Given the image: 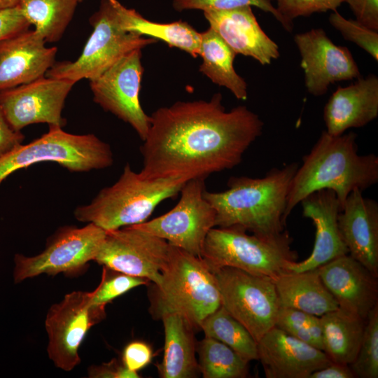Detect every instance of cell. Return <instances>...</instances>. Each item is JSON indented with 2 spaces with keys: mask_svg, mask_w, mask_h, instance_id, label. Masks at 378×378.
Segmentation results:
<instances>
[{
  "mask_svg": "<svg viewBox=\"0 0 378 378\" xmlns=\"http://www.w3.org/2000/svg\"><path fill=\"white\" fill-rule=\"evenodd\" d=\"M120 27L140 36L160 39L171 48L186 52L192 57L199 56L201 32L183 20L159 23L142 17L134 9L127 8L118 0H111Z\"/></svg>",
  "mask_w": 378,
  "mask_h": 378,
  "instance_id": "cell-26",
  "label": "cell"
},
{
  "mask_svg": "<svg viewBox=\"0 0 378 378\" xmlns=\"http://www.w3.org/2000/svg\"><path fill=\"white\" fill-rule=\"evenodd\" d=\"M356 17L363 25L378 31V0H345Z\"/></svg>",
  "mask_w": 378,
  "mask_h": 378,
  "instance_id": "cell-40",
  "label": "cell"
},
{
  "mask_svg": "<svg viewBox=\"0 0 378 378\" xmlns=\"http://www.w3.org/2000/svg\"><path fill=\"white\" fill-rule=\"evenodd\" d=\"M105 308L94 306L91 292L72 291L48 309L45 327L49 358L69 372L80 363L78 349L88 330L105 316Z\"/></svg>",
  "mask_w": 378,
  "mask_h": 378,
  "instance_id": "cell-12",
  "label": "cell"
},
{
  "mask_svg": "<svg viewBox=\"0 0 378 378\" xmlns=\"http://www.w3.org/2000/svg\"><path fill=\"white\" fill-rule=\"evenodd\" d=\"M272 1V0H174L172 6L179 12L192 9L203 11L223 10L245 6H255L272 15L287 31H292L293 27L284 19Z\"/></svg>",
  "mask_w": 378,
  "mask_h": 378,
  "instance_id": "cell-35",
  "label": "cell"
},
{
  "mask_svg": "<svg viewBox=\"0 0 378 378\" xmlns=\"http://www.w3.org/2000/svg\"><path fill=\"white\" fill-rule=\"evenodd\" d=\"M24 136L8 123L0 108V156L22 144Z\"/></svg>",
  "mask_w": 378,
  "mask_h": 378,
  "instance_id": "cell-42",
  "label": "cell"
},
{
  "mask_svg": "<svg viewBox=\"0 0 378 378\" xmlns=\"http://www.w3.org/2000/svg\"><path fill=\"white\" fill-rule=\"evenodd\" d=\"M150 346L144 342L133 341L129 343L122 352V364L129 370L137 372L152 360Z\"/></svg>",
  "mask_w": 378,
  "mask_h": 378,
  "instance_id": "cell-38",
  "label": "cell"
},
{
  "mask_svg": "<svg viewBox=\"0 0 378 378\" xmlns=\"http://www.w3.org/2000/svg\"><path fill=\"white\" fill-rule=\"evenodd\" d=\"M275 326L287 334L323 351L319 316L292 308L280 307Z\"/></svg>",
  "mask_w": 378,
  "mask_h": 378,
  "instance_id": "cell-32",
  "label": "cell"
},
{
  "mask_svg": "<svg viewBox=\"0 0 378 378\" xmlns=\"http://www.w3.org/2000/svg\"><path fill=\"white\" fill-rule=\"evenodd\" d=\"M338 227L349 255L378 276V204L356 189L346 197Z\"/></svg>",
  "mask_w": 378,
  "mask_h": 378,
  "instance_id": "cell-22",
  "label": "cell"
},
{
  "mask_svg": "<svg viewBox=\"0 0 378 378\" xmlns=\"http://www.w3.org/2000/svg\"><path fill=\"white\" fill-rule=\"evenodd\" d=\"M294 41L300 52L304 84L309 94L321 96L331 84L360 77L350 50L335 44L323 29L297 34Z\"/></svg>",
  "mask_w": 378,
  "mask_h": 378,
  "instance_id": "cell-16",
  "label": "cell"
},
{
  "mask_svg": "<svg viewBox=\"0 0 378 378\" xmlns=\"http://www.w3.org/2000/svg\"><path fill=\"white\" fill-rule=\"evenodd\" d=\"M304 217L312 220L316 228L315 242L310 255L290 267V272H300L317 269L340 256L349 254L338 227L340 203L332 190L316 191L300 203Z\"/></svg>",
  "mask_w": 378,
  "mask_h": 378,
  "instance_id": "cell-21",
  "label": "cell"
},
{
  "mask_svg": "<svg viewBox=\"0 0 378 378\" xmlns=\"http://www.w3.org/2000/svg\"><path fill=\"white\" fill-rule=\"evenodd\" d=\"M187 181L180 177L146 178L127 164L118 180L102 189L90 204L78 206L74 216L106 231L139 224L160 203L179 194Z\"/></svg>",
  "mask_w": 378,
  "mask_h": 378,
  "instance_id": "cell-4",
  "label": "cell"
},
{
  "mask_svg": "<svg viewBox=\"0 0 378 378\" xmlns=\"http://www.w3.org/2000/svg\"><path fill=\"white\" fill-rule=\"evenodd\" d=\"M218 92L209 100L178 101L150 115L140 148L146 178H206L238 165L264 123L246 106L227 111Z\"/></svg>",
  "mask_w": 378,
  "mask_h": 378,
  "instance_id": "cell-1",
  "label": "cell"
},
{
  "mask_svg": "<svg viewBox=\"0 0 378 378\" xmlns=\"http://www.w3.org/2000/svg\"><path fill=\"white\" fill-rule=\"evenodd\" d=\"M292 241L286 230L279 235L263 237L238 227H214L206 235L201 257L214 272L233 267L274 280L290 272L297 262Z\"/></svg>",
  "mask_w": 378,
  "mask_h": 378,
  "instance_id": "cell-6",
  "label": "cell"
},
{
  "mask_svg": "<svg viewBox=\"0 0 378 378\" xmlns=\"http://www.w3.org/2000/svg\"><path fill=\"white\" fill-rule=\"evenodd\" d=\"M200 71L214 83L227 88L239 100L248 97L246 80L234 68L237 54L211 28L201 32Z\"/></svg>",
  "mask_w": 378,
  "mask_h": 378,
  "instance_id": "cell-28",
  "label": "cell"
},
{
  "mask_svg": "<svg viewBox=\"0 0 378 378\" xmlns=\"http://www.w3.org/2000/svg\"><path fill=\"white\" fill-rule=\"evenodd\" d=\"M319 318L323 351L331 361L349 365L358 352L365 320L341 308Z\"/></svg>",
  "mask_w": 378,
  "mask_h": 378,
  "instance_id": "cell-27",
  "label": "cell"
},
{
  "mask_svg": "<svg viewBox=\"0 0 378 378\" xmlns=\"http://www.w3.org/2000/svg\"><path fill=\"white\" fill-rule=\"evenodd\" d=\"M29 27L18 6L0 10V41L29 29Z\"/></svg>",
  "mask_w": 378,
  "mask_h": 378,
  "instance_id": "cell-39",
  "label": "cell"
},
{
  "mask_svg": "<svg viewBox=\"0 0 378 378\" xmlns=\"http://www.w3.org/2000/svg\"><path fill=\"white\" fill-rule=\"evenodd\" d=\"M143 73L141 49H136L90 80L94 101L128 123L142 141L148 134L150 121L139 100Z\"/></svg>",
  "mask_w": 378,
  "mask_h": 378,
  "instance_id": "cell-14",
  "label": "cell"
},
{
  "mask_svg": "<svg viewBox=\"0 0 378 378\" xmlns=\"http://www.w3.org/2000/svg\"><path fill=\"white\" fill-rule=\"evenodd\" d=\"M317 270L339 308L366 320L378 304V276L349 254L336 258Z\"/></svg>",
  "mask_w": 378,
  "mask_h": 378,
  "instance_id": "cell-18",
  "label": "cell"
},
{
  "mask_svg": "<svg viewBox=\"0 0 378 378\" xmlns=\"http://www.w3.org/2000/svg\"><path fill=\"white\" fill-rule=\"evenodd\" d=\"M278 12L292 27L293 20L315 13L335 11L345 0H274Z\"/></svg>",
  "mask_w": 378,
  "mask_h": 378,
  "instance_id": "cell-37",
  "label": "cell"
},
{
  "mask_svg": "<svg viewBox=\"0 0 378 378\" xmlns=\"http://www.w3.org/2000/svg\"><path fill=\"white\" fill-rule=\"evenodd\" d=\"M200 373L204 378H245L248 363L231 348L205 336L197 346Z\"/></svg>",
  "mask_w": 378,
  "mask_h": 378,
  "instance_id": "cell-30",
  "label": "cell"
},
{
  "mask_svg": "<svg viewBox=\"0 0 378 378\" xmlns=\"http://www.w3.org/2000/svg\"><path fill=\"white\" fill-rule=\"evenodd\" d=\"M357 135L352 132L333 136L323 131L303 158L293 177L285 216L307 195L328 189L335 192L341 209L354 190L362 192L378 182V157L360 155Z\"/></svg>",
  "mask_w": 378,
  "mask_h": 378,
  "instance_id": "cell-3",
  "label": "cell"
},
{
  "mask_svg": "<svg viewBox=\"0 0 378 378\" xmlns=\"http://www.w3.org/2000/svg\"><path fill=\"white\" fill-rule=\"evenodd\" d=\"M200 329L205 336L225 344L248 362L258 359L257 342L223 306L203 321Z\"/></svg>",
  "mask_w": 378,
  "mask_h": 378,
  "instance_id": "cell-31",
  "label": "cell"
},
{
  "mask_svg": "<svg viewBox=\"0 0 378 378\" xmlns=\"http://www.w3.org/2000/svg\"><path fill=\"white\" fill-rule=\"evenodd\" d=\"M274 282L280 307L292 308L317 316L339 308L317 269L288 272L274 279Z\"/></svg>",
  "mask_w": 378,
  "mask_h": 378,
  "instance_id": "cell-25",
  "label": "cell"
},
{
  "mask_svg": "<svg viewBox=\"0 0 378 378\" xmlns=\"http://www.w3.org/2000/svg\"><path fill=\"white\" fill-rule=\"evenodd\" d=\"M164 331L163 358L158 368L162 378H192L200 372L196 358L195 329L181 315L164 312L160 316Z\"/></svg>",
  "mask_w": 378,
  "mask_h": 378,
  "instance_id": "cell-24",
  "label": "cell"
},
{
  "mask_svg": "<svg viewBox=\"0 0 378 378\" xmlns=\"http://www.w3.org/2000/svg\"><path fill=\"white\" fill-rule=\"evenodd\" d=\"M153 310L181 315L195 328L221 306L215 273L202 257L170 245L168 260L155 285Z\"/></svg>",
  "mask_w": 378,
  "mask_h": 378,
  "instance_id": "cell-5",
  "label": "cell"
},
{
  "mask_svg": "<svg viewBox=\"0 0 378 378\" xmlns=\"http://www.w3.org/2000/svg\"><path fill=\"white\" fill-rule=\"evenodd\" d=\"M43 162L81 172L108 167L113 158L110 146L95 135L73 134L49 125L48 132L41 137L0 156V184L15 171Z\"/></svg>",
  "mask_w": 378,
  "mask_h": 378,
  "instance_id": "cell-7",
  "label": "cell"
},
{
  "mask_svg": "<svg viewBox=\"0 0 378 378\" xmlns=\"http://www.w3.org/2000/svg\"><path fill=\"white\" fill-rule=\"evenodd\" d=\"M299 164L272 168L261 178L232 176L227 190L204 192L216 213L215 227H238L263 237L285 230L288 197Z\"/></svg>",
  "mask_w": 378,
  "mask_h": 378,
  "instance_id": "cell-2",
  "label": "cell"
},
{
  "mask_svg": "<svg viewBox=\"0 0 378 378\" xmlns=\"http://www.w3.org/2000/svg\"><path fill=\"white\" fill-rule=\"evenodd\" d=\"M170 244L134 225L106 231L94 258L99 265L159 284Z\"/></svg>",
  "mask_w": 378,
  "mask_h": 378,
  "instance_id": "cell-13",
  "label": "cell"
},
{
  "mask_svg": "<svg viewBox=\"0 0 378 378\" xmlns=\"http://www.w3.org/2000/svg\"><path fill=\"white\" fill-rule=\"evenodd\" d=\"M76 83L42 77L32 82L0 91V108L16 131L34 123L62 127L65 99Z\"/></svg>",
  "mask_w": 378,
  "mask_h": 378,
  "instance_id": "cell-15",
  "label": "cell"
},
{
  "mask_svg": "<svg viewBox=\"0 0 378 378\" xmlns=\"http://www.w3.org/2000/svg\"><path fill=\"white\" fill-rule=\"evenodd\" d=\"M346 87H339L323 109L326 132L341 135L362 127L378 116V77L370 74Z\"/></svg>",
  "mask_w": 378,
  "mask_h": 378,
  "instance_id": "cell-23",
  "label": "cell"
},
{
  "mask_svg": "<svg viewBox=\"0 0 378 378\" xmlns=\"http://www.w3.org/2000/svg\"><path fill=\"white\" fill-rule=\"evenodd\" d=\"M20 0H0V10L15 7Z\"/></svg>",
  "mask_w": 378,
  "mask_h": 378,
  "instance_id": "cell-44",
  "label": "cell"
},
{
  "mask_svg": "<svg viewBox=\"0 0 378 378\" xmlns=\"http://www.w3.org/2000/svg\"><path fill=\"white\" fill-rule=\"evenodd\" d=\"M90 22L93 31L80 57L74 62H55L47 71L48 77L75 83L83 78L91 80L128 52L157 42L155 38L122 29L117 21L111 0H102Z\"/></svg>",
  "mask_w": 378,
  "mask_h": 378,
  "instance_id": "cell-8",
  "label": "cell"
},
{
  "mask_svg": "<svg viewBox=\"0 0 378 378\" xmlns=\"http://www.w3.org/2000/svg\"><path fill=\"white\" fill-rule=\"evenodd\" d=\"M204 181L202 178L187 181L179 192L178 203L172 210L134 225L201 257L205 239L215 227L216 219L215 210L204 196Z\"/></svg>",
  "mask_w": 378,
  "mask_h": 378,
  "instance_id": "cell-11",
  "label": "cell"
},
{
  "mask_svg": "<svg viewBox=\"0 0 378 378\" xmlns=\"http://www.w3.org/2000/svg\"><path fill=\"white\" fill-rule=\"evenodd\" d=\"M82 1H83V0H78L79 2Z\"/></svg>",
  "mask_w": 378,
  "mask_h": 378,
  "instance_id": "cell-45",
  "label": "cell"
},
{
  "mask_svg": "<svg viewBox=\"0 0 378 378\" xmlns=\"http://www.w3.org/2000/svg\"><path fill=\"white\" fill-rule=\"evenodd\" d=\"M214 273L221 306L258 342L275 326L280 309L274 280L233 267H222Z\"/></svg>",
  "mask_w": 378,
  "mask_h": 378,
  "instance_id": "cell-10",
  "label": "cell"
},
{
  "mask_svg": "<svg viewBox=\"0 0 378 378\" xmlns=\"http://www.w3.org/2000/svg\"><path fill=\"white\" fill-rule=\"evenodd\" d=\"M34 29L0 41V91L43 77L55 63L56 47H46Z\"/></svg>",
  "mask_w": 378,
  "mask_h": 378,
  "instance_id": "cell-19",
  "label": "cell"
},
{
  "mask_svg": "<svg viewBox=\"0 0 378 378\" xmlns=\"http://www.w3.org/2000/svg\"><path fill=\"white\" fill-rule=\"evenodd\" d=\"M203 12L209 27L237 55L251 57L261 65L270 64L279 57V46L261 28L252 6Z\"/></svg>",
  "mask_w": 378,
  "mask_h": 378,
  "instance_id": "cell-20",
  "label": "cell"
},
{
  "mask_svg": "<svg viewBox=\"0 0 378 378\" xmlns=\"http://www.w3.org/2000/svg\"><path fill=\"white\" fill-rule=\"evenodd\" d=\"M350 366L331 362L326 366L314 372L309 378H354Z\"/></svg>",
  "mask_w": 378,
  "mask_h": 378,
  "instance_id": "cell-43",
  "label": "cell"
},
{
  "mask_svg": "<svg viewBox=\"0 0 378 378\" xmlns=\"http://www.w3.org/2000/svg\"><path fill=\"white\" fill-rule=\"evenodd\" d=\"M78 0H20L18 6L46 42L58 41L74 14Z\"/></svg>",
  "mask_w": 378,
  "mask_h": 378,
  "instance_id": "cell-29",
  "label": "cell"
},
{
  "mask_svg": "<svg viewBox=\"0 0 378 378\" xmlns=\"http://www.w3.org/2000/svg\"><path fill=\"white\" fill-rule=\"evenodd\" d=\"M148 281L130 276L103 266L102 279L98 286L91 292V302L94 306L105 308L106 305L129 290L146 285Z\"/></svg>",
  "mask_w": 378,
  "mask_h": 378,
  "instance_id": "cell-34",
  "label": "cell"
},
{
  "mask_svg": "<svg viewBox=\"0 0 378 378\" xmlns=\"http://www.w3.org/2000/svg\"><path fill=\"white\" fill-rule=\"evenodd\" d=\"M89 377L93 378H138L137 372L127 368L115 360L101 365H92L88 368Z\"/></svg>",
  "mask_w": 378,
  "mask_h": 378,
  "instance_id": "cell-41",
  "label": "cell"
},
{
  "mask_svg": "<svg viewBox=\"0 0 378 378\" xmlns=\"http://www.w3.org/2000/svg\"><path fill=\"white\" fill-rule=\"evenodd\" d=\"M106 233V230L92 223L82 227H60L47 240L45 249L40 253L34 256L15 255L14 283L42 274H80L88 262L94 260Z\"/></svg>",
  "mask_w": 378,
  "mask_h": 378,
  "instance_id": "cell-9",
  "label": "cell"
},
{
  "mask_svg": "<svg viewBox=\"0 0 378 378\" xmlns=\"http://www.w3.org/2000/svg\"><path fill=\"white\" fill-rule=\"evenodd\" d=\"M328 20L343 38L351 41L378 61V31L373 30L356 20L346 19L337 10L332 11Z\"/></svg>",
  "mask_w": 378,
  "mask_h": 378,
  "instance_id": "cell-36",
  "label": "cell"
},
{
  "mask_svg": "<svg viewBox=\"0 0 378 378\" xmlns=\"http://www.w3.org/2000/svg\"><path fill=\"white\" fill-rule=\"evenodd\" d=\"M267 378H309L332 361L326 354L274 326L257 342Z\"/></svg>",
  "mask_w": 378,
  "mask_h": 378,
  "instance_id": "cell-17",
  "label": "cell"
},
{
  "mask_svg": "<svg viewBox=\"0 0 378 378\" xmlns=\"http://www.w3.org/2000/svg\"><path fill=\"white\" fill-rule=\"evenodd\" d=\"M349 366L356 377H378V304L365 320L358 352Z\"/></svg>",
  "mask_w": 378,
  "mask_h": 378,
  "instance_id": "cell-33",
  "label": "cell"
}]
</instances>
